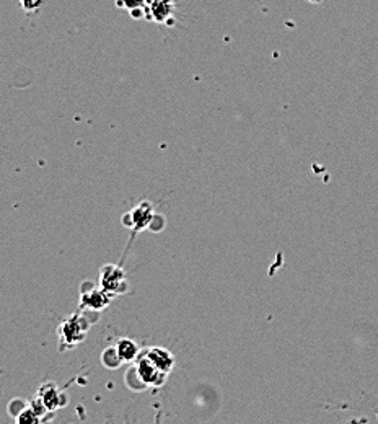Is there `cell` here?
I'll return each mask as SVG.
<instances>
[{
  "instance_id": "6da1fadb",
  "label": "cell",
  "mask_w": 378,
  "mask_h": 424,
  "mask_svg": "<svg viewBox=\"0 0 378 424\" xmlns=\"http://www.w3.org/2000/svg\"><path fill=\"white\" fill-rule=\"evenodd\" d=\"M177 2L175 0H152L148 5V20L155 23L173 25Z\"/></svg>"
},
{
  "instance_id": "7a4b0ae2",
  "label": "cell",
  "mask_w": 378,
  "mask_h": 424,
  "mask_svg": "<svg viewBox=\"0 0 378 424\" xmlns=\"http://www.w3.org/2000/svg\"><path fill=\"white\" fill-rule=\"evenodd\" d=\"M137 374H139L143 385L158 387L163 384L165 379H167V374L162 372L155 364H152L150 360L147 359L146 354H142L139 363H137Z\"/></svg>"
},
{
  "instance_id": "3957f363",
  "label": "cell",
  "mask_w": 378,
  "mask_h": 424,
  "mask_svg": "<svg viewBox=\"0 0 378 424\" xmlns=\"http://www.w3.org/2000/svg\"><path fill=\"white\" fill-rule=\"evenodd\" d=\"M143 354H146L147 359L150 360L152 364H155L162 372H165L167 375L172 372L175 359H173V354L167 351V349L153 348V349H148V351H146Z\"/></svg>"
},
{
  "instance_id": "277c9868",
  "label": "cell",
  "mask_w": 378,
  "mask_h": 424,
  "mask_svg": "<svg viewBox=\"0 0 378 424\" xmlns=\"http://www.w3.org/2000/svg\"><path fill=\"white\" fill-rule=\"evenodd\" d=\"M152 0H116L119 8H124L134 20H148V5Z\"/></svg>"
},
{
  "instance_id": "5b68a950",
  "label": "cell",
  "mask_w": 378,
  "mask_h": 424,
  "mask_svg": "<svg viewBox=\"0 0 378 424\" xmlns=\"http://www.w3.org/2000/svg\"><path fill=\"white\" fill-rule=\"evenodd\" d=\"M80 325H82V323H80V320L77 322V317H72L69 318L67 322H64V325L61 328V338L64 339V343L73 344L80 341V339H83L85 328H82Z\"/></svg>"
},
{
  "instance_id": "8992f818",
  "label": "cell",
  "mask_w": 378,
  "mask_h": 424,
  "mask_svg": "<svg viewBox=\"0 0 378 424\" xmlns=\"http://www.w3.org/2000/svg\"><path fill=\"white\" fill-rule=\"evenodd\" d=\"M114 351L118 354V359L121 363H131V360H134L139 356V346L134 341H131V339H121L116 344Z\"/></svg>"
},
{
  "instance_id": "52a82bcc",
  "label": "cell",
  "mask_w": 378,
  "mask_h": 424,
  "mask_svg": "<svg viewBox=\"0 0 378 424\" xmlns=\"http://www.w3.org/2000/svg\"><path fill=\"white\" fill-rule=\"evenodd\" d=\"M40 395H41L40 403L46 408V410L52 411L56 410L57 406L62 405V401H59V391L56 390L54 384H47L46 387H42Z\"/></svg>"
},
{
  "instance_id": "ba28073f",
  "label": "cell",
  "mask_w": 378,
  "mask_h": 424,
  "mask_svg": "<svg viewBox=\"0 0 378 424\" xmlns=\"http://www.w3.org/2000/svg\"><path fill=\"white\" fill-rule=\"evenodd\" d=\"M18 2L26 13H35L42 7L45 0H18Z\"/></svg>"
},
{
  "instance_id": "9c48e42d",
  "label": "cell",
  "mask_w": 378,
  "mask_h": 424,
  "mask_svg": "<svg viewBox=\"0 0 378 424\" xmlns=\"http://www.w3.org/2000/svg\"><path fill=\"white\" fill-rule=\"evenodd\" d=\"M310 2H315V4H319V2H321V0H310Z\"/></svg>"
}]
</instances>
